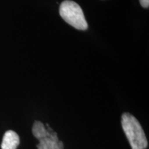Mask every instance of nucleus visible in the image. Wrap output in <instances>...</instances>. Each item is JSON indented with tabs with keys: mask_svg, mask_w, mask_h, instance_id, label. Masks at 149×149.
<instances>
[{
	"mask_svg": "<svg viewBox=\"0 0 149 149\" xmlns=\"http://www.w3.org/2000/svg\"><path fill=\"white\" fill-rule=\"evenodd\" d=\"M121 123L132 149H146L148 147V141L144 130L133 115L123 113Z\"/></svg>",
	"mask_w": 149,
	"mask_h": 149,
	"instance_id": "nucleus-1",
	"label": "nucleus"
},
{
	"mask_svg": "<svg viewBox=\"0 0 149 149\" xmlns=\"http://www.w3.org/2000/svg\"><path fill=\"white\" fill-rule=\"evenodd\" d=\"M19 137L13 130H8L4 133L1 142V149H17L19 144Z\"/></svg>",
	"mask_w": 149,
	"mask_h": 149,
	"instance_id": "nucleus-3",
	"label": "nucleus"
},
{
	"mask_svg": "<svg viewBox=\"0 0 149 149\" xmlns=\"http://www.w3.org/2000/svg\"><path fill=\"white\" fill-rule=\"evenodd\" d=\"M47 128L48 129H46V126L42 122L40 121H35L32 128V132L34 137H36L37 139L44 138V137H49L53 130L50 128L48 124Z\"/></svg>",
	"mask_w": 149,
	"mask_h": 149,
	"instance_id": "nucleus-4",
	"label": "nucleus"
},
{
	"mask_svg": "<svg viewBox=\"0 0 149 149\" xmlns=\"http://www.w3.org/2000/svg\"><path fill=\"white\" fill-rule=\"evenodd\" d=\"M139 2L141 6L144 8H148L149 6V0H139Z\"/></svg>",
	"mask_w": 149,
	"mask_h": 149,
	"instance_id": "nucleus-6",
	"label": "nucleus"
},
{
	"mask_svg": "<svg viewBox=\"0 0 149 149\" xmlns=\"http://www.w3.org/2000/svg\"><path fill=\"white\" fill-rule=\"evenodd\" d=\"M59 15L66 23L74 29L81 31L88 29V24L82 9L74 1L70 0L63 1L59 6Z\"/></svg>",
	"mask_w": 149,
	"mask_h": 149,
	"instance_id": "nucleus-2",
	"label": "nucleus"
},
{
	"mask_svg": "<svg viewBox=\"0 0 149 149\" xmlns=\"http://www.w3.org/2000/svg\"><path fill=\"white\" fill-rule=\"evenodd\" d=\"M40 143L37 145L38 149H64L62 141H55L49 137H44L39 139Z\"/></svg>",
	"mask_w": 149,
	"mask_h": 149,
	"instance_id": "nucleus-5",
	"label": "nucleus"
}]
</instances>
